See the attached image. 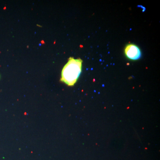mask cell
<instances>
[{
  "instance_id": "6da1fadb",
  "label": "cell",
  "mask_w": 160,
  "mask_h": 160,
  "mask_svg": "<svg viewBox=\"0 0 160 160\" xmlns=\"http://www.w3.org/2000/svg\"><path fill=\"white\" fill-rule=\"evenodd\" d=\"M82 63L80 58H69L62 70L61 81L68 86H74L82 72Z\"/></svg>"
},
{
  "instance_id": "7a4b0ae2",
  "label": "cell",
  "mask_w": 160,
  "mask_h": 160,
  "mask_svg": "<svg viewBox=\"0 0 160 160\" xmlns=\"http://www.w3.org/2000/svg\"><path fill=\"white\" fill-rule=\"evenodd\" d=\"M125 53L127 58L132 60L139 59L141 57L139 48L134 44L127 45L125 49Z\"/></svg>"
}]
</instances>
